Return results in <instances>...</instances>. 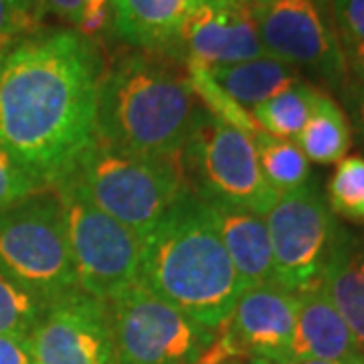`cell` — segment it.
<instances>
[{
    "mask_svg": "<svg viewBox=\"0 0 364 364\" xmlns=\"http://www.w3.org/2000/svg\"><path fill=\"white\" fill-rule=\"evenodd\" d=\"M6 51H9V49L0 47V69H2V63H4V57H6Z\"/></svg>",
    "mask_w": 364,
    "mask_h": 364,
    "instance_id": "836d02e7",
    "label": "cell"
},
{
    "mask_svg": "<svg viewBox=\"0 0 364 364\" xmlns=\"http://www.w3.org/2000/svg\"><path fill=\"white\" fill-rule=\"evenodd\" d=\"M0 364H33L23 336H0Z\"/></svg>",
    "mask_w": 364,
    "mask_h": 364,
    "instance_id": "f1b7e54d",
    "label": "cell"
},
{
    "mask_svg": "<svg viewBox=\"0 0 364 364\" xmlns=\"http://www.w3.org/2000/svg\"><path fill=\"white\" fill-rule=\"evenodd\" d=\"M298 318V294L279 286L245 289L217 338L196 364H221L233 356L289 363Z\"/></svg>",
    "mask_w": 364,
    "mask_h": 364,
    "instance_id": "7c38bea8",
    "label": "cell"
},
{
    "mask_svg": "<svg viewBox=\"0 0 364 364\" xmlns=\"http://www.w3.org/2000/svg\"><path fill=\"white\" fill-rule=\"evenodd\" d=\"M328 207L354 223H364V158L346 156L328 182Z\"/></svg>",
    "mask_w": 364,
    "mask_h": 364,
    "instance_id": "cb8c5ba5",
    "label": "cell"
},
{
    "mask_svg": "<svg viewBox=\"0 0 364 364\" xmlns=\"http://www.w3.org/2000/svg\"><path fill=\"white\" fill-rule=\"evenodd\" d=\"M43 14L37 0H0V47L11 49L41 31Z\"/></svg>",
    "mask_w": 364,
    "mask_h": 364,
    "instance_id": "484cf974",
    "label": "cell"
},
{
    "mask_svg": "<svg viewBox=\"0 0 364 364\" xmlns=\"http://www.w3.org/2000/svg\"><path fill=\"white\" fill-rule=\"evenodd\" d=\"M237 2H245V4H251V6H253V4H257L259 0H237Z\"/></svg>",
    "mask_w": 364,
    "mask_h": 364,
    "instance_id": "e575fe53",
    "label": "cell"
},
{
    "mask_svg": "<svg viewBox=\"0 0 364 364\" xmlns=\"http://www.w3.org/2000/svg\"><path fill=\"white\" fill-rule=\"evenodd\" d=\"M136 284L213 332L245 291L205 200L191 191L142 239Z\"/></svg>",
    "mask_w": 364,
    "mask_h": 364,
    "instance_id": "7a4b0ae2",
    "label": "cell"
},
{
    "mask_svg": "<svg viewBox=\"0 0 364 364\" xmlns=\"http://www.w3.org/2000/svg\"><path fill=\"white\" fill-rule=\"evenodd\" d=\"M37 2L43 13L61 16L85 37L102 31V26L109 18V0H37Z\"/></svg>",
    "mask_w": 364,
    "mask_h": 364,
    "instance_id": "d4e9b609",
    "label": "cell"
},
{
    "mask_svg": "<svg viewBox=\"0 0 364 364\" xmlns=\"http://www.w3.org/2000/svg\"><path fill=\"white\" fill-rule=\"evenodd\" d=\"M105 304L117 364H196L217 338L138 284Z\"/></svg>",
    "mask_w": 364,
    "mask_h": 364,
    "instance_id": "52a82bcc",
    "label": "cell"
},
{
    "mask_svg": "<svg viewBox=\"0 0 364 364\" xmlns=\"http://www.w3.org/2000/svg\"><path fill=\"white\" fill-rule=\"evenodd\" d=\"M263 219L272 243L275 284L291 294L320 284L340 231L320 191L308 182L279 195Z\"/></svg>",
    "mask_w": 364,
    "mask_h": 364,
    "instance_id": "9c48e42d",
    "label": "cell"
},
{
    "mask_svg": "<svg viewBox=\"0 0 364 364\" xmlns=\"http://www.w3.org/2000/svg\"><path fill=\"white\" fill-rule=\"evenodd\" d=\"M198 198H215L265 217L277 193L265 182L253 138L200 109L182 154Z\"/></svg>",
    "mask_w": 364,
    "mask_h": 364,
    "instance_id": "ba28073f",
    "label": "cell"
},
{
    "mask_svg": "<svg viewBox=\"0 0 364 364\" xmlns=\"http://www.w3.org/2000/svg\"><path fill=\"white\" fill-rule=\"evenodd\" d=\"M63 178L142 239L188 191L182 158L136 156L100 142L91 144Z\"/></svg>",
    "mask_w": 364,
    "mask_h": 364,
    "instance_id": "277c9868",
    "label": "cell"
},
{
    "mask_svg": "<svg viewBox=\"0 0 364 364\" xmlns=\"http://www.w3.org/2000/svg\"><path fill=\"white\" fill-rule=\"evenodd\" d=\"M26 344L33 364H117L107 304L79 287L49 301Z\"/></svg>",
    "mask_w": 364,
    "mask_h": 364,
    "instance_id": "8fae6325",
    "label": "cell"
},
{
    "mask_svg": "<svg viewBox=\"0 0 364 364\" xmlns=\"http://www.w3.org/2000/svg\"><path fill=\"white\" fill-rule=\"evenodd\" d=\"M318 93V87L299 81L269 97L267 102L255 105L251 109V116L265 134L296 142L299 132L304 130L308 117L312 114Z\"/></svg>",
    "mask_w": 364,
    "mask_h": 364,
    "instance_id": "ffe728a7",
    "label": "cell"
},
{
    "mask_svg": "<svg viewBox=\"0 0 364 364\" xmlns=\"http://www.w3.org/2000/svg\"><path fill=\"white\" fill-rule=\"evenodd\" d=\"M41 191H49L41 184L16 158L0 144V213L23 203Z\"/></svg>",
    "mask_w": 364,
    "mask_h": 364,
    "instance_id": "4316f807",
    "label": "cell"
},
{
    "mask_svg": "<svg viewBox=\"0 0 364 364\" xmlns=\"http://www.w3.org/2000/svg\"><path fill=\"white\" fill-rule=\"evenodd\" d=\"M259 2H275V0H259ZM259 2H257V4H259Z\"/></svg>",
    "mask_w": 364,
    "mask_h": 364,
    "instance_id": "d590c367",
    "label": "cell"
},
{
    "mask_svg": "<svg viewBox=\"0 0 364 364\" xmlns=\"http://www.w3.org/2000/svg\"><path fill=\"white\" fill-rule=\"evenodd\" d=\"M51 191L61 203L79 289L109 301L134 286L142 237L95 207L73 181L61 178Z\"/></svg>",
    "mask_w": 364,
    "mask_h": 364,
    "instance_id": "8992f818",
    "label": "cell"
},
{
    "mask_svg": "<svg viewBox=\"0 0 364 364\" xmlns=\"http://www.w3.org/2000/svg\"><path fill=\"white\" fill-rule=\"evenodd\" d=\"M253 142L261 174L277 195L298 191L310 182V160L301 152L298 142L273 138L265 132H259Z\"/></svg>",
    "mask_w": 364,
    "mask_h": 364,
    "instance_id": "44dd1931",
    "label": "cell"
},
{
    "mask_svg": "<svg viewBox=\"0 0 364 364\" xmlns=\"http://www.w3.org/2000/svg\"><path fill=\"white\" fill-rule=\"evenodd\" d=\"M364 363V354H358V356H352L348 360H289L286 364H363Z\"/></svg>",
    "mask_w": 364,
    "mask_h": 364,
    "instance_id": "4dcf8cb0",
    "label": "cell"
},
{
    "mask_svg": "<svg viewBox=\"0 0 364 364\" xmlns=\"http://www.w3.org/2000/svg\"><path fill=\"white\" fill-rule=\"evenodd\" d=\"M195 0H109L116 35L144 51H166L178 45Z\"/></svg>",
    "mask_w": 364,
    "mask_h": 364,
    "instance_id": "2e32d148",
    "label": "cell"
},
{
    "mask_svg": "<svg viewBox=\"0 0 364 364\" xmlns=\"http://www.w3.org/2000/svg\"><path fill=\"white\" fill-rule=\"evenodd\" d=\"M342 45H364V0H330Z\"/></svg>",
    "mask_w": 364,
    "mask_h": 364,
    "instance_id": "83f0119b",
    "label": "cell"
},
{
    "mask_svg": "<svg viewBox=\"0 0 364 364\" xmlns=\"http://www.w3.org/2000/svg\"><path fill=\"white\" fill-rule=\"evenodd\" d=\"M363 364H364V363H363Z\"/></svg>",
    "mask_w": 364,
    "mask_h": 364,
    "instance_id": "8d00e7d4",
    "label": "cell"
},
{
    "mask_svg": "<svg viewBox=\"0 0 364 364\" xmlns=\"http://www.w3.org/2000/svg\"><path fill=\"white\" fill-rule=\"evenodd\" d=\"M265 55L304 67L332 85L348 77L346 53L332 18L330 0H275L253 4Z\"/></svg>",
    "mask_w": 364,
    "mask_h": 364,
    "instance_id": "30bf717a",
    "label": "cell"
},
{
    "mask_svg": "<svg viewBox=\"0 0 364 364\" xmlns=\"http://www.w3.org/2000/svg\"><path fill=\"white\" fill-rule=\"evenodd\" d=\"M104 63L90 37L37 31L14 43L0 69V144L53 188L95 142Z\"/></svg>",
    "mask_w": 364,
    "mask_h": 364,
    "instance_id": "6da1fadb",
    "label": "cell"
},
{
    "mask_svg": "<svg viewBox=\"0 0 364 364\" xmlns=\"http://www.w3.org/2000/svg\"><path fill=\"white\" fill-rule=\"evenodd\" d=\"M296 142L306 158L316 164H338L346 158L352 146V132L336 100L324 91L318 93L312 114Z\"/></svg>",
    "mask_w": 364,
    "mask_h": 364,
    "instance_id": "d6986e66",
    "label": "cell"
},
{
    "mask_svg": "<svg viewBox=\"0 0 364 364\" xmlns=\"http://www.w3.org/2000/svg\"><path fill=\"white\" fill-rule=\"evenodd\" d=\"M0 272L47 301L77 287L55 191H41L0 213Z\"/></svg>",
    "mask_w": 364,
    "mask_h": 364,
    "instance_id": "5b68a950",
    "label": "cell"
},
{
    "mask_svg": "<svg viewBox=\"0 0 364 364\" xmlns=\"http://www.w3.org/2000/svg\"><path fill=\"white\" fill-rule=\"evenodd\" d=\"M346 53V65L354 77L364 87V45H342Z\"/></svg>",
    "mask_w": 364,
    "mask_h": 364,
    "instance_id": "f546056e",
    "label": "cell"
},
{
    "mask_svg": "<svg viewBox=\"0 0 364 364\" xmlns=\"http://www.w3.org/2000/svg\"><path fill=\"white\" fill-rule=\"evenodd\" d=\"M223 247L233 263L243 289L277 286L273 273V255L265 219L247 208L235 207L215 198H203Z\"/></svg>",
    "mask_w": 364,
    "mask_h": 364,
    "instance_id": "5bb4252c",
    "label": "cell"
},
{
    "mask_svg": "<svg viewBox=\"0 0 364 364\" xmlns=\"http://www.w3.org/2000/svg\"><path fill=\"white\" fill-rule=\"evenodd\" d=\"M208 73L213 81L225 93H229L237 104L251 109L277 95L279 91L301 81L294 67L279 59H273L269 55H261L257 59H249L233 65L213 67L208 69Z\"/></svg>",
    "mask_w": 364,
    "mask_h": 364,
    "instance_id": "ac0fdd59",
    "label": "cell"
},
{
    "mask_svg": "<svg viewBox=\"0 0 364 364\" xmlns=\"http://www.w3.org/2000/svg\"><path fill=\"white\" fill-rule=\"evenodd\" d=\"M186 73H188V81H191V87L195 91L196 100L205 105L207 114L217 117L219 122L227 124V126H233L237 130L245 132L251 138H255L259 132H263L251 116V109L237 104L229 93H225L213 81L207 67L186 61Z\"/></svg>",
    "mask_w": 364,
    "mask_h": 364,
    "instance_id": "603a6c76",
    "label": "cell"
},
{
    "mask_svg": "<svg viewBox=\"0 0 364 364\" xmlns=\"http://www.w3.org/2000/svg\"><path fill=\"white\" fill-rule=\"evenodd\" d=\"M363 354L322 282L298 294L289 360H348Z\"/></svg>",
    "mask_w": 364,
    "mask_h": 364,
    "instance_id": "9a60e30c",
    "label": "cell"
},
{
    "mask_svg": "<svg viewBox=\"0 0 364 364\" xmlns=\"http://www.w3.org/2000/svg\"><path fill=\"white\" fill-rule=\"evenodd\" d=\"M251 364H275L272 360H265V358H251Z\"/></svg>",
    "mask_w": 364,
    "mask_h": 364,
    "instance_id": "d6a6232c",
    "label": "cell"
},
{
    "mask_svg": "<svg viewBox=\"0 0 364 364\" xmlns=\"http://www.w3.org/2000/svg\"><path fill=\"white\" fill-rule=\"evenodd\" d=\"M322 286L364 354V247H358L342 231L336 237Z\"/></svg>",
    "mask_w": 364,
    "mask_h": 364,
    "instance_id": "e0dca14e",
    "label": "cell"
},
{
    "mask_svg": "<svg viewBox=\"0 0 364 364\" xmlns=\"http://www.w3.org/2000/svg\"><path fill=\"white\" fill-rule=\"evenodd\" d=\"M49 301L0 272V336L26 338Z\"/></svg>",
    "mask_w": 364,
    "mask_h": 364,
    "instance_id": "7402d4cb",
    "label": "cell"
},
{
    "mask_svg": "<svg viewBox=\"0 0 364 364\" xmlns=\"http://www.w3.org/2000/svg\"><path fill=\"white\" fill-rule=\"evenodd\" d=\"M178 45L186 61L207 69L265 55L253 6L237 0H195Z\"/></svg>",
    "mask_w": 364,
    "mask_h": 364,
    "instance_id": "4fadbf2b",
    "label": "cell"
},
{
    "mask_svg": "<svg viewBox=\"0 0 364 364\" xmlns=\"http://www.w3.org/2000/svg\"><path fill=\"white\" fill-rule=\"evenodd\" d=\"M356 116H358V124L364 130V87H360L356 93Z\"/></svg>",
    "mask_w": 364,
    "mask_h": 364,
    "instance_id": "1f68e13d",
    "label": "cell"
},
{
    "mask_svg": "<svg viewBox=\"0 0 364 364\" xmlns=\"http://www.w3.org/2000/svg\"><path fill=\"white\" fill-rule=\"evenodd\" d=\"M198 114L188 73L136 53L105 69L95 142L136 156L182 158Z\"/></svg>",
    "mask_w": 364,
    "mask_h": 364,
    "instance_id": "3957f363",
    "label": "cell"
}]
</instances>
